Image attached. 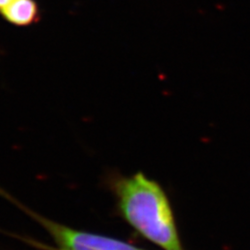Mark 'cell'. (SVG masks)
Segmentation results:
<instances>
[{"instance_id":"cell-4","label":"cell","mask_w":250,"mask_h":250,"mask_svg":"<svg viewBox=\"0 0 250 250\" xmlns=\"http://www.w3.org/2000/svg\"><path fill=\"white\" fill-rule=\"evenodd\" d=\"M17 0H0V14Z\"/></svg>"},{"instance_id":"cell-3","label":"cell","mask_w":250,"mask_h":250,"mask_svg":"<svg viewBox=\"0 0 250 250\" xmlns=\"http://www.w3.org/2000/svg\"><path fill=\"white\" fill-rule=\"evenodd\" d=\"M0 16L12 25L27 27L40 21L41 12L36 0H17Z\"/></svg>"},{"instance_id":"cell-1","label":"cell","mask_w":250,"mask_h":250,"mask_svg":"<svg viewBox=\"0 0 250 250\" xmlns=\"http://www.w3.org/2000/svg\"><path fill=\"white\" fill-rule=\"evenodd\" d=\"M118 205L125 221L165 250H181L177 228L164 191L142 172L118 180Z\"/></svg>"},{"instance_id":"cell-2","label":"cell","mask_w":250,"mask_h":250,"mask_svg":"<svg viewBox=\"0 0 250 250\" xmlns=\"http://www.w3.org/2000/svg\"><path fill=\"white\" fill-rule=\"evenodd\" d=\"M52 237L58 250H142L129 243L83 232L36 216Z\"/></svg>"}]
</instances>
